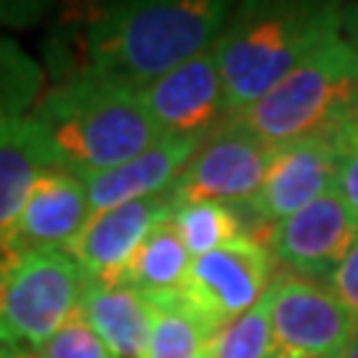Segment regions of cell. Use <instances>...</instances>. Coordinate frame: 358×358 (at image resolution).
Instances as JSON below:
<instances>
[{"mask_svg": "<svg viewBox=\"0 0 358 358\" xmlns=\"http://www.w3.org/2000/svg\"><path fill=\"white\" fill-rule=\"evenodd\" d=\"M234 11L223 0H125L69 6L43 43L51 85L75 80L143 90L213 48Z\"/></svg>", "mask_w": 358, "mask_h": 358, "instance_id": "6da1fadb", "label": "cell"}, {"mask_svg": "<svg viewBox=\"0 0 358 358\" xmlns=\"http://www.w3.org/2000/svg\"><path fill=\"white\" fill-rule=\"evenodd\" d=\"M343 32L337 3H242L215 43L226 109L239 117L289 77L310 53Z\"/></svg>", "mask_w": 358, "mask_h": 358, "instance_id": "7a4b0ae2", "label": "cell"}, {"mask_svg": "<svg viewBox=\"0 0 358 358\" xmlns=\"http://www.w3.org/2000/svg\"><path fill=\"white\" fill-rule=\"evenodd\" d=\"M29 117L51 149L53 165L80 178L122 165L165 138L138 90L99 80L45 88Z\"/></svg>", "mask_w": 358, "mask_h": 358, "instance_id": "3957f363", "label": "cell"}, {"mask_svg": "<svg viewBox=\"0 0 358 358\" xmlns=\"http://www.w3.org/2000/svg\"><path fill=\"white\" fill-rule=\"evenodd\" d=\"M234 120L271 146L340 136L358 120V51L340 32Z\"/></svg>", "mask_w": 358, "mask_h": 358, "instance_id": "277c9868", "label": "cell"}, {"mask_svg": "<svg viewBox=\"0 0 358 358\" xmlns=\"http://www.w3.org/2000/svg\"><path fill=\"white\" fill-rule=\"evenodd\" d=\"M85 273L64 250L19 252L0 239V343L43 345L77 313Z\"/></svg>", "mask_w": 358, "mask_h": 358, "instance_id": "5b68a950", "label": "cell"}, {"mask_svg": "<svg viewBox=\"0 0 358 358\" xmlns=\"http://www.w3.org/2000/svg\"><path fill=\"white\" fill-rule=\"evenodd\" d=\"M273 152L276 146L229 117L199 143L192 162L170 186V199L176 207L189 202L250 205L263 186Z\"/></svg>", "mask_w": 358, "mask_h": 358, "instance_id": "8992f818", "label": "cell"}, {"mask_svg": "<svg viewBox=\"0 0 358 358\" xmlns=\"http://www.w3.org/2000/svg\"><path fill=\"white\" fill-rule=\"evenodd\" d=\"M273 255L255 236L242 234L239 239L217 247L213 252L192 257L180 297L220 332L231 321L266 297L271 289Z\"/></svg>", "mask_w": 358, "mask_h": 358, "instance_id": "52a82bcc", "label": "cell"}, {"mask_svg": "<svg viewBox=\"0 0 358 358\" xmlns=\"http://www.w3.org/2000/svg\"><path fill=\"white\" fill-rule=\"evenodd\" d=\"M273 358H334L358 324L329 287L284 273L271 284Z\"/></svg>", "mask_w": 358, "mask_h": 358, "instance_id": "ba28073f", "label": "cell"}, {"mask_svg": "<svg viewBox=\"0 0 358 358\" xmlns=\"http://www.w3.org/2000/svg\"><path fill=\"white\" fill-rule=\"evenodd\" d=\"M138 93L162 136L205 141L229 120L215 45L170 69Z\"/></svg>", "mask_w": 358, "mask_h": 358, "instance_id": "9c48e42d", "label": "cell"}, {"mask_svg": "<svg viewBox=\"0 0 358 358\" xmlns=\"http://www.w3.org/2000/svg\"><path fill=\"white\" fill-rule=\"evenodd\" d=\"M358 236V220L340 194L327 192L316 202L279 220L268 231L273 260L303 279H329Z\"/></svg>", "mask_w": 358, "mask_h": 358, "instance_id": "30bf717a", "label": "cell"}, {"mask_svg": "<svg viewBox=\"0 0 358 358\" xmlns=\"http://www.w3.org/2000/svg\"><path fill=\"white\" fill-rule=\"evenodd\" d=\"M343 146L337 136H316L276 146L260 192L250 202V213L260 223L276 226L297 210L316 202L334 189Z\"/></svg>", "mask_w": 358, "mask_h": 358, "instance_id": "8fae6325", "label": "cell"}, {"mask_svg": "<svg viewBox=\"0 0 358 358\" xmlns=\"http://www.w3.org/2000/svg\"><path fill=\"white\" fill-rule=\"evenodd\" d=\"M90 215L93 210L85 180L62 167H48L27 196L13 229L3 239L19 252H66L88 226Z\"/></svg>", "mask_w": 358, "mask_h": 358, "instance_id": "7c38bea8", "label": "cell"}, {"mask_svg": "<svg viewBox=\"0 0 358 358\" xmlns=\"http://www.w3.org/2000/svg\"><path fill=\"white\" fill-rule=\"evenodd\" d=\"M173 213L176 205L170 199V192L109 207L103 213H93L88 226L66 252L75 257L85 279L112 284L133 257V252L141 247L146 234L157 223L173 217Z\"/></svg>", "mask_w": 358, "mask_h": 358, "instance_id": "4fadbf2b", "label": "cell"}, {"mask_svg": "<svg viewBox=\"0 0 358 358\" xmlns=\"http://www.w3.org/2000/svg\"><path fill=\"white\" fill-rule=\"evenodd\" d=\"M199 143H202L199 138L165 136L162 141L149 146L146 152L136 154L128 162L103 170L99 176L83 178L88 189L90 210L103 213L109 207L167 194L180 173L186 170V165L192 162Z\"/></svg>", "mask_w": 358, "mask_h": 358, "instance_id": "5bb4252c", "label": "cell"}, {"mask_svg": "<svg viewBox=\"0 0 358 358\" xmlns=\"http://www.w3.org/2000/svg\"><path fill=\"white\" fill-rule=\"evenodd\" d=\"M77 310L112 358H146L154 321L152 300L146 294L122 284L85 279Z\"/></svg>", "mask_w": 358, "mask_h": 358, "instance_id": "9a60e30c", "label": "cell"}, {"mask_svg": "<svg viewBox=\"0 0 358 358\" xmlns=\"http://www.w3.org/2000/svg\"><path fill=\"white\" fill-rule=\"evenodd\" d=\"M53 165L48 143L35 120H0V239L13 229L38 178Z\"/></svg>", "mask_w": 358, "mask_h": 358, "instance_id": "2e32d148", "label": "cell"}, {"mask_svg": "<svg viewBox=\"0 0 358 358\" xmlns=\"http://www.w3.org/2000/svg\"><path fill=\"white\" fill-rule=\"evenodd\" d=\"M192 266V255L183 247L173 217L157 223L141 247L133 252L125 268L112 284H122L141 294H178Z\"/></svg>", "mask_w": 358, "mask_h": 358, "instance_id": "e0dca14e", "label": "cell"}, {"mask_svg": "<svg viewBox=\"0 0 358 358\" xmlns=\"http://www.w3.org/2000/svg\"><path fill=\"white\" fill-rule=\"evenodd\" d=\"M149 297V294H146ZM146 358H213L215 329L178 294H154Z\"/></svg>", "mask_w": 358, "mask_h": 358, "instance_id": "ac0fdd59", "label": "cell"}, {"mask_svg": "<svg viewBox=\"0 0 358 358\" xmlns=\"http://www.w3.org/2000/svg\"><path fill=\"white\" fill-rule=\"evenodd\" d=\"M45 90V69L8 35H0V120L27 117Z\"/></svg>", "mask_w": 358, "mask_h": 358, "instance_id": "d6986e66", "label": "cell"}, {"mask_svg": "<svg viewBox=\"0 0 358 358\" xmlns=\"http://www.w3.org/2000/svg\"><path fill=\"white\" fill-rule=\"evenodd\" d=\"M173 223H176L180 242L192 257L207 255L244 234L234 210L229 205H217V202L178 205L173 213Z\"/></svg>", "mask_w": 358, "mask_h": 358, "instance_id": "ffe728a7", "label": "cell"}, {"mask_svg": "<svg viewBox=\"0 0 358 358\" xmlns=\"http://www.w3.org/2000/svg\"><path fill=\"white\" fill-rule=\"evenodd\" d=\"M213 358H273L268 292L252 310H247L215 334Z\"/></svg>", "mask_w": 358, "mask_h": 358, "instance_id": "44dd1931", "label": "cell"}, {"mask_svg": "<svg viewBox=\"0 0 358 358\" xmlns=\"http://www.w3.org/2000/svg\"><path fill=\"white\" fill-rule=\"evenodd\" d=\"M35 353L38 358H112L99 334L80 316V310L69 316L43 345L35 348Z\"/></svg>", "mask_w": 358, "mask_h": 358, "instance_id": "7402d4cb", "label": "cell"}, {"mask_svg": "<svg viewBox=\"0 0 358 358\" xmlns=\"http://www.w3.org/2000/svg\"><path fill=\"white\" fill-rule=\"evenodd\" d=\"M329 289L334 292V297L350 310V316L358 324V236L356 242L350 244V250L345 252V257L334 266V271L329 273Z\"/></svg>", "mask_w": 358, "mask_h": 358, "instance_id": "603a6c76", "label": "cell"}, {"mask_svg": "<svg viewBox=\"0 0 358 358\" xmlns=\"http://www.w3.org/2000/svg\"><path fill=\"white\" fill-rule=\"evenodd\" d=\"M334 192L350 207V213L358 220V149H343L334 176Z\"/></svg>", "mask_w": 358, "mask_h": 358, "instance_id": "cb8c5ba5", "label": "cell"}, {"mask_svg": "<svg viewBox=\"0 0 358 358\" xmlns=\"http://www.w3.org/2000/svg\"><path fill=\"white\" fill-rule=\"evenodd\" d=\"M343 38L358 51V3L343 6Z\"/></svg>", "mask_w": 358, "mask_h": 358, "instance_id": "d4e9b609", "label": "cell"}, {"mask_svg": "<svg viewBox=\"0 0 358 358\" xmlns=\"http://www.w3.org/2000/svg\"><path fill=\"white\" fill-rule=\"evenodd\" d=\"M337 141H340V146H343V149H358V120H353L348 128L340 130Z\"/></svg>", "mask_w": 358, "mask_h": 358, "instance_id": "484cf974", "label": "cell"}, {"mask_svg": "<svg viewBox=\"0 0 358 358\" xmlns=\"http://www.w3.org/2000/svg\"><path fill=\"white\" fill-rule=\"evenodd\" d=\"M0 358H38V353L27 345H3L0 343Z\"/></svg>", "mask_w": 358, "mask_h": 358, "instance_id": "4316f807", "label": "cell"}, {"mask_svg": "<svg viewBox=\"0 0 358 358\" xmlns=\"http://www.w3.org/2000/svg\"><path fill=\"white\" fill-rule=\"evenodd\" d=\"M334 358H358V329H356V334H353V340H350Z\"/></svg>", "mask_w": 358, "mask_h": 358, "instance_id": "83f0119b", "label": "cell"}]
</instances>
